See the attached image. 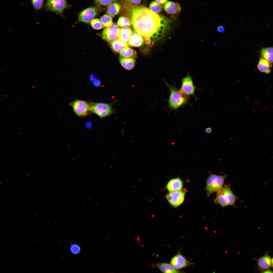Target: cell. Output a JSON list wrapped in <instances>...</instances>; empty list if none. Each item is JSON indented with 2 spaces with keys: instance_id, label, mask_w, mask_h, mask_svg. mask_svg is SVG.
Segmentation results:
<instances>
[{
  "instance_id": "cell-32",
  "label": "cell",
  "mask_w": 273,
  "mask_h": 273,
  "mask_svg": "<svg viewBox=\"0 0 273 273\" xmlns=\"http://www.w3.org/2000/svg\"><path fill=\"white\" fill-rule=\"evenodd\" d=\"M217 30L219 33H222L224 32L225 29L223 26H220L218 27Z\"/></svg>"
},
{
  "instance_id": "cell-4",
  "label": "cell",
  "mask_w": 273,
  "mask_h": 273,
  "mask_svg": "<svg viewBox=\"0 0 273 273\" xmlns=\"http://www.w3.org/2000/svg\"><path fill=\"white\" fill-rule=\"evenodd\" d=\"M209 173L205 188L207 197H209L212 193L217 192L222 187L227 177L225 174L219 175L214 174L210 171H209Z\"/></svg>"
},
{
  "instance_id": "cell-11",
  "label": "cell",
  "mask_w": 273,
  "mask_h": 273,
  "mask_svg": "<svg viewBox=\"0 0 273 273\" xmlns=\"http://www.w3.org/2000/svg\"><path fill=\"white\" fill-rule=\"evenodd\" d=\"M120 30L118 25L115 24H113L104 30L102 34V37L106 41L110 42L117 39Z\"/></svg>"
},
{
  "instance_id": "cell-3",
  "label": "cell",
  "mask_w": 273,
  "mask_h": 273,
  "mask_svg": "<svg viewBox=\"0 0 273 273\" xmlns=\"http://www.w3.org/2000/svg\"><path fill=\"white\" fill-rule=\"evenodd\" d=\"M164 81L168 87L170 92L168 102L170 109H176L188 103L189 97L185 96L174 86L170 85L165 80Z\"/></svg>"
},
{
  "instance_id": "cell-13",
  "label": "cell",
  "mask_w": 273,
  "mask_h": 273,
  "mask_svg": "<svg viewBox=\"0 0 273 273\" xmlns=\"http://www.w3.org/2000/svg\"><path fill=\"white\" fill-rule=\"evenodd\" d=\"M271 258L267 252L260 258H255L259 270L262 272L265 270L270 269L271 267Z\"/></svg>"
},
{
  "instance_id": "cell-31",
  "label": "cell",
  "mask_w": 273,
  "mask_h": 273,
  "mask_svg": "<svg viewBox=\"0 0 273 273\" xmlns=\"http://www.w3.org/2000/svg\"><path fill=\"white\" fill-rule=\"evenodd\" d=\"M115 0H94V3L98 5L106 6L109 5Z\"/></svg>"
},
{
  "instance_id": "cell-7",
  "label": "cell",
  "mask_w": 273,
  "mask_h": 273,
  "mask_svg": "<svg viewBox=\"0 0 273 273\" xmlns=\"http://www.w3.org/2000/svg\"><path fill=\"white\" fill-rule=\"evenodd\" d=\"M103 10L102 8L97 6L87 8L79 13L78 21L88 24Z\"/></svg>"
},
{
  "instance_id": "cell-12",
  "label": "cell",
  "mask_w": 273,
  "mask_h": 273,
  "mask_svg": "<svg viewBox=\"0 0 273 273\" xmlns=\"http://www.w3.org/2000/svg\"><path fill=\"white\" fill-rule=\"evenodd\" d=\"M170 264L174 268L178 270L194 264L193 263L188 260L181 254L180 251L172 258Z\"/></svg>"
},
{
  "instance_id": "cell-19",
  "label": "cell",
  "mask_w": 273,
  "mask_h": 273,
  "mask_svg": "<svg viewBox=\"0 0 273 273\" xmlns=\"http://www.w3.org/2000/svg\"><path fill=\"white\" fill-rule=\"evenodd\" d=\"M132 33V31L130 28L128 27L122 28L119 30L118 38L128 44Z\"/></svg>"
},
{
  "instance_id": "cell-35",
  "label": "cell",
  "mask_w": 273,
  "mask_h": 273,
  "mask_svg": "<svg viewBox=\"0 0 273 273\" xmlns=\"http://www.w3.org/2000/svg\"><path fill=\"white\" fill-rule=\"evenodd\" d=\"M133 3L135 4H138L141 2V0H129Z\"/></svg>"
},
{
  "instance_id": "cell-21",
  "label": "cell",
  "mask_w": 273,
  "mask_h": 273,
  "mask_svg": "<svg viewBox=\"0 0 273 273\" xmlns=\"http://www.w3.org/2000/svg\"><path fill=\"white\" fill-rule=\"evenodd\" d=\"M119 61L124 69L129 70L134 67L135 59L134 58H125L121 57L119 58Z\"/></svg>"
},
{
  "instance_id": "cell-37",
  "label": "cell",
  "mask_w": 273,
  "mask_h": 273,
  "mask_svg": "<svg viewBox=\"0 0 273 273\" xmlns=\"http://www.w3.org/2000/svg\"><path fill=\"white\" fill-rule=\"evenodd\" d=\"M271 267L273 269V257L271 258Z\"/></svg>"
},
{
  "instance_id": "cell-15",
  "label": "cell",
  "mask_w": 273,
  "mask_h": 273,
  "mask_svg": "<svg viewBox=\"0 0 273 273\" xmlns=\"http://www.w3.org/2000/svg\"><path fill=\"white\" fill-rule=\"evenodd\" d=\"M145 43L143 37L136 32L133 33L129 40L128 45L134 47L142 46Z\"/></svg>"
},
{
  "instance_id": "cell-18",
  "label": "cell",
  "mask_w": 273,
  "mask_h": 273,
  "mask_svg": "<svg viewBox=\"0 0 273 273\" xmlns=\"http://www.w3.org/2000/svg\"><path fill=\"white\" fill-rule=\"evenodd\" d=\"M270 63L264 58L260 57L257 65L258 70L261 72L269 74L271 71Z\"/></svg>"
},
{
  "instance_id": "cell-30",
  "label": "cell",
  "mask_w": 273,
  "mask_h": 273,
  "mask_svg": "<svg viewBox=\"0 0 273 273\" xmlns=\"http://www.w3.org/2000/svg\"><path fill=\"white\" fill-rule=\"evenodd\" d=\"M81 248L78 244L76 243L71 245L70 248L71 252L73 254L77 255L80 252Z\"/></svg>"
},
{
  "instance_id": "cell-26",
  "label": "cell",
  "mask_w": 273,
  "mask_h": 273,
  "mask_svg": "<svg viewBox=\"0 0 273 273\" xmlns=\"http://www.w3.org/2000/svg\"><path fill=\"white\" fill-rule=\"evenodd\" d=\"M162 9L161 5L156 1L151 2L149 5V10L155 14L160 12Z\"/></svg>"
},
{
  "instance_id": "cell-14",
  "label": "cell",
  "mask_w": 273,
  "mask_h": 273,
  "mask_svg": "<svg viewBox=\"0 0 273 273\" xmlns=\"http://www.w3.org/2000/svg\"><path fill=\"white\" fill-rule=\"evenodd\" d=\"M164 8L167 13L171 15H176L180 12L181 8L177 3L171 1L167 2L165 4Z\"/></svg>"
},
{
  "instance_id": "cell-9",
  "label": "cell",
  "mask_w": 273,
  "mask_h": 273,
  "mask_svg": "<svg viewBox=\"0 0 273 273\" xmlns=\"http://www.w3.org/2000/svg\"><path fill=\"white\" fill-rule=\"evenodd\" d=\"M195 88L192 78L188 74L182 80V85L180 91L185 96L189 97L193 96L197 99L194 94Z\"/></svg>"
},
{
  "instance_id": "cell-27",
  "label": "cell",
  "mask_w": 273,
  "mask_h": 273,
  "mask_svg": "<svg viewBox=\"0 0 273 273\" xmlns=\"http://www.w3.org/2000/svg\"><path fill=\"white\" fill-rule=\"evenodd\" d=\"M117 24L119 26L123 27L130 26L131 24L130 20L128 18L124 16L119 18Z\"/></svg>"
},
{
  "instance_id": "cell-20",
  "label": "cell",
  "mask_w": 273,
  "mask_h": 273,
  "mask_svg": "<svg viewBox=\"0 0 273 273\" xmlns=\"http://www.w3.org/2000/svg\"><path fill=\"white\" fill-rule=\"evenodd\" d=\"M110 42L112 49L116 53L119 52L122 49L128 46L127 43L119 39Z\"/></svg>"
},
{
  "instance_id": "cell-28",
  "label": "cell",
  "mask_w": 273,
  "mask_h": 273,
  "mask_svg": "<svg viewBox=\"0 0 273 273\" xmlns=\"http://www.w3.org/2000/svg\"><path fill=\"white\" fill-rule=\"evenodd\" d=\"M92 28L95 30H99L103 28V24L101 21L98 18L93 19L90 22Z\"/></svg>"
},
{
  "instance_id": "cell-6",
  "label": "cell",
  "mask_w": 273,
  "mask_h": 273,
  "mask_svg": "<svg viewBox=\"0 0 273 273\" xmlns=\"http://www.w3.org/2000/svg\"><path fill=\"white\" fill-rule=\"evenodd\" d=\"M92 103L79 100H76L70 104L75 113L78 116L83 117L92 112Z\"/></svg>"
},
{
  "instance_id": "cell-22",
  "label": "cell",
  "mask_w": 273,
  "mask_h": 273,
  "mask_svg": "<svg viewBox=\"0 0 273 273\" xmlns=\"http://www.w3.org/2000/svg\"><path fill=\"white\" fill-rule=\"evenodd\" d=\"M119 54L121 57L125 58H134L137 55L136 52L128 46L121 50Z\"/></svg>"
},
{
  "instance_id": "cell-29",
  "label": "cell",
  "mask_w": 273,
  "mask_h": 273,
  "mask_svg": "<svg viewBox=\"0 0 273 273\" xmlns=\"http://www.w3.org/2000/svg\"><path fill=\"white\" fill-rule=\"evenodd\" d=\"M32 4L34 9L38 11L43 8L44 0H31Z\"/></svg>"
},
{
  "instance_id": "cell-33",
  "label": "cell",
  "mask_w": 273,
  "mask_h": 273,
  "mask_svg": "<svg viewBox=\"0 0 273 273\" xmlns=\"http://www.w3.org/2000/svg\"><path fill=\"white\" fill-rule=\"evenodd\" d=\"M212 131V129L210 127H208L205 129V132L207 134H209Z\"/></svg>"
},
{
  "instance_id": "cell-1",
  "label": "cell",
  "mask_w": 273,
  "mask_h": 273,
  "mask_svg": "<svg viewBox=\"0 0 273 273\" xmlns=\"http://www.w3.org/2000/svg\"><path fill=\"white\" fill-rule=\"evenodd\" d=\"M128 4L127 8L134 30L143 37L146 44L152 46L154 41L165 33L169 27V20L144 6Z\"/></svg>"
},
{
  "instance_id": "cell-17",
  "label": "cell",
  "mask_w": 273,
  "mask_h": 273,
  "mask_svg": "<svg viewBox=\"0 0 273 273\" xmlns=\"http://www.w3.org/2000/svg\"><path fill=\"white\" fill-rule=\"evenodd\" d=\"M153 265L159 269L164 273H180L182 272L174 268L170 264L161 262L153 264Z\"/></svg>"
},
{
  "instance_id": "cell-36",
  "label": "cell",
  "mask_w": 273,
  "mask_h": 273,
  "mask_svg": "<svg viewBox=\"0 0 273 273\" xmlns=\"http://www.w3.org/2000/svg\"><path fill=\"white\" fill-rule=\"evenodd\" d=\"M262 272L264 273H268V272H273V271L270 270V269H268L265 270L263 271Z\"/></svg>"
},
{
  "instance_id": "cell-25",
  "label": "cell",
  "mask_w": 273,
  "mask_h": 273,
  "mask_svg": "<svg viewBox=\"0 0 273 273\" xmlns=\"http://www.w3.org/2000/svg\"><path fill=\"white\" fill-rule=\"evenodd\" d=\"M100 19L105 27H108L113 24L111 17L107 14H105L102 16L101 17Z\"/></svg>"
},
{
  "instance_id": "cell-5",
  "label": "cell",
  "mask_w": 273,
  "mask_h": 273,
  "mask_svg": "<svg viewBox=\"0 0 273 273\" xmlns=\"http://www.w3.org/2000/svg\"><path fill=\"white\" fill-rule=\"evenodd\" d=\"M115 102L110 103L92 102V112L101 119L108 117L114 112L113 106Z\"/></svg>"
},
{
  "instance_id": "cell-24",
  "label": "cell",
  "mask_w": 273,
  "mask_h": 273,
  "mask_svg": "<svg viewBox=\"0 0 273 273\" xmlns=\"http://www.w3.org/2000/svg\"><path fill=\"white\" fill-rule=\"evenodd\" d=\"M121 6V5L118 3H112L108 7L107 13L110 16L113 17L118 13Z\"/></svg>"
},
{
  "instance_id": "cell-23",
  "label": "cell",
  "mask_w": 273,
  "mask_h": 273,
  "mask_svg": "<svg viewBox=\"0 0 273 273\" xmlns=\"http://www.w3.org/2000/svg\"><path fill=\"white\" fill-rule=\"evenodd\" d=\"M261 54L262 57L270 63L273 62V47L262 48L261 50Z\"/></svg>"
},
{
  "instance_id": "cell-16",
  "label": "cell",
  "mask_w": 273,
  "mask_h": 273,
  "mask_svg": "<svg viewBox=\"0 0 273 273\" xmlns=\"http://www.w3.org/2000/svg\"><path fill=\"white\" fill-rule=\"evenodd\" d=\"M183 183L181 180L179 178L171 179L166 186L168 190L170 192L181 190L183 188Z\"/></svg>"
},
{
  "instance_id": "cell-10",
  "label": "cell",
  "mask_w": 273,
  "mask_h": 273,
  "mask_svg": "<svg viewBox=\"0 0 273 273\" xmlns=\"http://www.w3.org/2000/svg\"><path fill=\"white\" fill-rule=\"evenodd\" d=\"M185 193L182 190L171 192L166 196L169 203L174 207H177L181 204L184 201Z\"/></svg>"
},
{
  "instance_id": "cell-8",
  "label": "cell",
  "mask_w": 273,
  "mask_h": 273,
  "mask_svg": "<svg viewBox=\"0 0 273 273\" xmlns=\"http://www.w3.org/2000/svg\"><path fill=\"white\" fill-rule=\"evenodd\" d=\"M45 6L46 11L53 12L60 15L69 7L66 0H46Z\"/></svg>"
},
{
  "instance_id": "cell-34",
  "label": "cell",
  "mask_w": 273,
  "mask_h": 273,
  "mask_svg": "<svg viewBox=\"0 0 273 273\" xmlns=\"http://www.w3.org/2000/svg\"><path fill=\"white\" fill-rule=\"evenodd\" d=\"M157 3L161 4H165L167 1V0H155Z\"/></svg>"
},
{
  "instance_id": "cell-2",
  "label": "cell",
  "mask_w": 273,
  "mask_h": 273,
  "mask_svg": "<svg viewBox=\"0 0 273 273\" xmlns=\"http://www.w3.org/2000/svg\"><path fill=\"white\" fill-rule=\"evenodd\" d=\"M217 192L213 200L215 203L223 208L229 206L235 207V203L238 198L231 190L229 185L222 187Z\"/></svg>"
}]
</instances>
